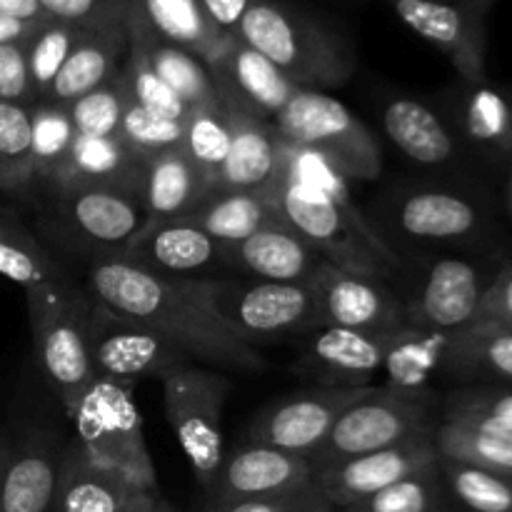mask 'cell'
<instances>
[{
    "mask_svg": "<svg viewBox=\"0 0 512 512\" xmlns=\"http://www.w3.org/2000/svg\"><path fill=\"white\" fill-rule=\"evenodd\" d=\"M208 290L210 278H165L118 255L95 258L88 270L90 298L158 330L193 363L250 373L265 370L255 345L213 313Z\"/></svg>",
    "mask_w": 512,
    "mask_h": 512,
    "instance_id": "6da1fadb",
    "label": "cell"
},
{
    "mask_svg": "<svg viewBox=\"0 0 512 512\" xmlns=\"http://www.w3.org/2000/svg\"><path fill=\"white\" fill-rule=\"evenodd\" d=\"M235 35L303 90L325 93V88L343 85L355 70L348 43L333 28L283 0H253Z\"/></svg>",
    "mask_w": 512,
    "mask_h": 512,
    "instance_id": "7a4b0ae2",
    "label": "cell"
},
{
    "mask_svg": "<svg viewBox=\"0 0 512 512\" xmlns=\"http://www.w3.org/2000/svg\"><path fill=\"white\" fill-rule=\"evenodd\" d=\"M25 298L40 368L70 418L95 378L88 353L90 295L60 278L25 290Z\"/></svg>",
    "mask_w": 512,
    "mask_h": 512,
    "instance_id": "3957f363",
    "label": "cell"
},
{
    "mask_svg": "<svg viewBox=\"0 0 512 512\" xmlns=\"http://www.w3.org/2000/svg\"><path fill=\"white\" fill-rule=\"evenodd\" d=\"M70 420L78 445L100 468L123 475L145 493H160L155 465L145 445L135 385L93 378Z\"/></svg>",
    "mask_w": 512,
    "mask_h": 512,
    "instance_id": "277c9868",
    "label": "cell"
},
{
    "mask_svg": "<svg viewBox=\"0 0 512 512\" xmlns=\"http://www.w3.org/2000/svg\"><path fill=\"white\" fill-rule=\"evenodd\" d=\"M283 143L323 155L345 180H375L383 170L378 138L338 98L303 90L273 118Z\"/></svg>",
    "mask_w": 512,
    "mask_h": 512,
    "instance_id": "5b68a950",
    "label": "cell"
},
{
    "mask_svg": "<svg viewBox=\"0 0 512 512\" xmlns=\"http://www.w3.org/2000/svg\"><path fill=\"white\" fill-rule=\"evenodd\" d=\"M163 408L200 488L210 495L223 465V408L230 380L218 370L190 363L160 380Z\"/></svg>",
    "mask_w": 512,
    "mask_h": 512,
    "instance_id": "8992f818",
    "label": "cell"
},
{
    "mask_svg": "<svg viewBox=\"0 0 512 512\" xmlns=\"http://www.w3.org/2000/svg\"><path fill=\"white\" fill-rule=\"evenodd\" d=\"M435 425H438V418L433 413L430 390L408 393V390L388 388V385L383 388L375 385L368 395H363L358 403H353L340 415L328 440L310 458V465L318 473L325 465L393 448L418 435L433 433Z\"/></svg>",
    "mask_w": 512,
    "mask_h": 512,
    "instance_id": "52a82bcc",
    "label": "cell"
},
{
    "mask_svg": "<svg viewBox=\"0 0 512 512\" xmlns=\"http://www.w3.org/2000/svg\"><path fill=\"white\" fill-rule=\"evenodd\" d=\"M208 303L213 313L250 345L320 328L313 283L210 278Z\"/></svg>",
    "mask_w": 512,
    "mask_h": 512,
    "instance_id": "ba28073f",
    "label": "cell"
},
{
    "mask_svg": "<svg viewBox=\"0 0 512 512\" xmlns=\"http://www.w3.org/2000/svg\"><path fill=\"white\" fill-rule=\"evenodd\" d=\"M88 353L95 378L130 385L138 380L160 383L168 373L193 363L158 330L93 298L88 313Z\"/></svg>",
    "mask_w": 512,
    "mask_h": 512,
    "instance_id": "9c48e42d",
    "label": "cell"
},
{
    "mask_svg": "<svg viewBox=\"0 0 512 512\" xmlns=\"http://www.w3.org/2000/svg\"><path fill=\"white\" fill-rule=\"evenodd\" d=\"M270 193L278 203L285 225L308 240L330 265L355 275H370V278H385L393 273L370 250V245L358 238V233L350 228L348 220L340 215V210L323 190L280 175Z\"/></svg>",
    "mask_w": 512,
    "mask_h": 512,
    "instance_id": "30bf717a",
    "label": "cell"
},
{
    "mask_svg": "<svg viewBox=\"0 0 512 512\" xmlns=\"http://www.w3.org/2000/svg\"><path fill=\"white\" fill-rule=\"evenodd\" d=\"M413 33L453 63L460 80L488 78V15L495 0H388Z\"/></svg>",
    "mask_w": 512,
    "mask_h": 512,
    "instance_id": "8fae6325",
    "label": "cell"
},
{
    "mask_svg": "<svg viewBox=\"0 0 512 512\" xmlns=\"http://www.w3.org/2000/svg\"><path fill=\"white\" fill-rule=\"evenodd\" d=\"M375 388V385H370ZM370 388H325L318 385L308 393H298L288 400L273 403L253 420L248 430L250 443L270 445L285 453L313 458L328 440L340 415L358 403Z\"/></svg>",
    "mask_w": 512,
    "mask_h": 512,
    "instance_id": "7c38bea8",
    "label": "cell"
},
{
    "mask_svg": "<svg viewBox=\"0 0 512 512\" xmlns=\"http://www.w3.org/2000/svg\"><path fill=\"white\" fill-rule=\"evenodd\" d=\"M495 273L463 258H440L425 273L413 298L405 303L410 328L455 335L478 323L485 290Z\"/></svg>",
    "mask_w": 512,
    "mask_h": 512,
    "instance_id": "4fadbf2b",
    "label": "cell"
},
{
    "mask_svg": "<svg viewBox=\"0 0 512 512\" xmlns=\"http://www.w3.org/2000/svg\"><path fill=\"white\" fill-rule=\"evenodd\" d=\"M320 328H350L365 333H395L405 328V303L380 278L355 275L325 260L313 275Z\"/></svg>",
    "mask_w": 512,
    "mask_h": 512,
    "instance_id": "5bb4252c",
    "label": "cell"
},
{
    "mask_svg": "<svg viewBox=\"0 0 512 512\" xmlns=\"http://www.w3.org/2000/svg\"><path fill=\"white\" fill-rule=\"evenodd\" d=\"M433 433L418 435V438L405 440V443L393 445V448L375 450V453L325 465L315 473L318 488L323 490L325 500L333 510L350 508V505L380 493L388 485L438 463Z\"/></svg>",
    "mask_w": 512,
    "mask_h": 512,
    "instance_id": "9a60e30c",
    "label": "cell"
},
{
    "mask_svg": "<svg viewBox=\"0 0 512 512\" xmlns=\"http://www.w3.org/2000/svg\"><path fill=\"white\" fill-rule=\"evenodd\" d=\"M313 478V465L303 455L248 443L223 458L218 480L208 495L210 512L243 500L290 493L308 485Z\"/></svg>",
    "mask_w": 512,
    "mask_h": 512,
    "instance_id": "2e32d148",
    "label": "cell"
},
{
    "mask_svg": "<svg viewBox=\"0 0 512 512\" xmlns=\"http://www.w3.org/2000/svg\"><path fill=\"white\" fill-rule=\"evenodd\" d=\"M220 98L228 108L233 135H230L228 158L218 173V188L270 193L283 168V140L273 120L230 95L220 93Z\"/></svg>",
    "mask_w": 512,
    "mask_h": 512,
    "instance_id": "e0dca14e",
    "label": "cell"
},
{
    "mask_svg": "<svg viewBox=\"0 0 512 512\" xmlns=\"http://www.w3.org/2000/svg\"><path fill=\"white\" fill-rule=\"evenodd\" d=\"M118 258L165 278H205V270L225 265L223 243L188 220L150 223L125 245Z\"/></svg>",
    "mask_w": 512,
    "mask_h": 512,
    "instance_id": "ac0fdd59",
    "label": "cell"
},
{
    "mask_svg": "<svg viewBox=\"0 0 512 512\" xmlns=\"http://www.w3.org/2000/svg\"><path fill=\"white\" fill-rule=\"evenodd\" d=\"M60 213L65 223L78 230L85 240L103 245L115 255L148 225V213L140 193L108 185L60 190Z\"/></svg>",
    "mask_w": 512,
    "mask_h": 512,
    "instance_id": "d6986e66",
    "label": "cell"
},
{
    "mask_svg": "<svg viewBox=\"0 0 512 512\" xmlns=\"http://www.w3.org/2000/svg\"><path fill=\"white\" fill-rule=\"evenodd\" d=\"M393 333L318 328L305 345L303 365L325 388H370L383 373Z\"/></svg>",
    "mask_w": 512,
    "mask_h": 512,
    "instance_id": "ffe728a7",
    "label": "cell"
},
{
    "mask_svg": "<svg viewBox=\"0 0 512 512\" xmlns=\"http://www.w3.org/2000/svg\"><path fill=\"white\" fill-rule=\"evenodd\" d=\"M65 445L58 435L33 433L15 448H5L0 463L3 512H55Z\"/></svg>",
    "mask_w": 512,
    "mask_h": 512,
    "instance_id": "44dd1931",
    "label": "cell"
},
{
    "mask_svg": "<svg viewBox=\"0 0 512 512\" xmlns=\"http://www.w3.org/2000/svg\"><path fill=\"white\" fill-rule=\"evenodd\" d=\"M210 75L223 95L240 100L273 120L298 93V85L263 53L250 48L235 33L228 35L223 48L208 63Z\"/></svg>",
    "mask_w": 512,
    "mask_h": 512,
    "instance_id": "7402d4cb",
    "label": "cell"
},
{
    "mask_svg": "<svg viewBox=\"0 0 512 512\" xmlns=\"http://www.w3.org/2000/svg\"><path fill=\"white\" fill-rule=\"evenodd\" d=\"M450 128L485 160L505 165L512 158V88L490 83V78L460 80L453 90Z\"/></svg>",
    "mask_w": 512,
    "mask_h": 512,
    "instance_id": "603a6c76",
    "label": "cell"
},
{
    "mask_svg": "<svg viewBox=\"0 0 512 512\" xmlns=\"http://www.w3.org/2000/svg\"><path fill=\"white\" fill-rule=\"evenodd\" d=\"M223 255L225 265L270 283H310L325 263L323 255L288 225L265 228L240 243L223 245Z\"/></svg>",
    "mask_w": 512,
    "mask_h": 512,
    "instance_id": "cb8c5ba5",
    "label": "cell"
},
{
    "mask_svg": "<svg viewBox=\"0 0 512 512\" xmlns=\"http://www.w3.org/2000/svg\"><path fill=\"white\" fill-rule=\"evenodd\" d=\"M155 495L160 493H145L123 475L95 465L78 440L65 445L55 512H135Z\"/></svg>",
    "mask_w": 512,
    "mask_h": 512,
    "instance_id": "d4e9b609",
    "label": "cell"
},
{
    "mask_svg": "<svg viewBox=\"0 0 512 512\" xmlns=\"http://www.w3.org/2000/svg\"><path fill=\"white\" fill-rule=\"evenodd\" d=\"M215 190V180L183 148L165 150L145 160L143 198L150 223L183 220Z\"/></svg>",
    "mask_w": 512,
    "mask_h": 512,
    "instance_id": "484cf974",
    "label": "cell"
},
{
    "mask_svg": "<svg viewBox=\"0 0 512 512\" xmlns=\"http://www.w3.org/2000/svg\"><path fill=\"white\" fill-rule=\"evenodd\" d=\"M393 220L418 240H470L483 233L488 215L458 190H410L395 203Z\"/></svg>",
    "mask_w": 512,
    "mask_h": 512,
    "instance_id": "4316f807",
    "label": "cell"
},
{
    "mask_svg": "<svg viewBox=\"0 0 512 512\" xmlns=\"http://www.w3.org/2000/svg\"><path fill=\"white\" fill-rule=\"evenodd\" d=\"M125 55H128V28H125V23H110L85 30L80 43L75 45L70 58L65 60L63 70L55 78L48 103H58L63 108L73 105L85 93L113 80L120 73Z\"/></svg>",
    "mask_w": 512,
    "mask_h": 512,
    "instance_id": "83f0119b",
    "label": "cell"
},
{
    "mask_svg": "<svg viewBox=\"0 0 512 512\" xmlns=\"http://www.w3.org/2000/svg\"><path fill=\"white\" fill-rule=\"evenodd\" d=\"M145 160L135 155L120 138H88L78 135L58 173L48 180L55 190L108 185L140 193Z\"/></svg>",
    "mask_w": 512,
    "mask_h": 512,
    "instance_id": "f1b7e54d",
    "label": "cell"
},
{
    "mask_svg": "<svg viewBox=\"0 0 512 512\" xmlns=\"http://www.w3.org/2000/svg\"><path fill=\"white\" fill-rule=\"evenodd\" d=\"M125 28L130 48L143 55L145 63L183 100L185 108H198L218 98V85L198 55L155 35L135 13H128Z\"/></svg>",
    "mask_w": 512,
    "mask_h": 512,
    "instance_id": "f546056e",
    "label": "cell"
},
{
    "mask_svg": "<svg viewBox=\"0 0 512 512\" xmlns=\"http://www.w3.org/2000/svg\"><path fill=\"white\" fill-rule=\"evenodd\" d=\"M385 135L413 163L440 168L458 160V135L448 120L415 98H393L383 110Z\"/></svg>",
    "mask_w": 512,
    "mask_h": 512,
    "instance_id": "4dcf8cb0",
    "label": "cell"
},
{
    "mask_svg": "<svg viewBox=\"0 0 512 512\" xmlns=\"http://www.w3.org/2000/svg\"><path fill=\"white\" fill-rule=\"evenodd\" d=\"M440 375L468 385H512V328L478 320L450 335Z\"/></svg>",
    "mask_w": 512,
    "mask_h": 512,
    "instance_id": "1f68e13d",
    "label": "cell"
},
{
    "mask_svg": "<svg viewBox=\"0 0 512 512\" xmlns=\"http://www.w3.org/2000/svg\"><path fill=\"white\" fill-rule=\"evenodd\" d=\"M183 220L198 225L223 245L240 243L260 230L285 225L273 193H263V190L218 188Z\"/></svg>",
    "mask_w": 512,
    "mask_h": 512,
    "instance_id": "d6a6232c",
    "label": "cell"
},
{
    "mask_svg": "<svg viewBox=\"0 0 512 512\" xmlns=\"http://www.w3.org/2000/svg\"><path fill=\"white\" fill-rule=\"evenodd\" d=\"M438 458L512 475V435L470 415H443L435 425Z\"/></svg>",
    "mask_w": 512,
    "mask_h": 512,
    "instance_id": "836d02e7",
    "label": "cell"
},
{
    "mask_svg": "<svg viewBox=\"0 0 512 512\" xmlns=\"http://www.w3.org/2000/svg\"><path fill=\"white\" fill-rule=\"evenodd\" d=\"M130 13L138 15L163 40L198 55L205 65L218 55L230 35L205 18L198 0H133Z\"/></svg>",
    "mask_w": 512,
    "mask_h": 512,
    "instance_id": "e575fe53",
    "label": "cell"
},
{
    "mask_svg": "<svg viewBox=\"0 0 512 512\" xmlns=\"http://www.w3.org/2000/svg\"><path fill=\"white\" fill-rule=\"evenodd\" d=\"M448 343L450 335L443 333H428V330L410 328V325L395 330L390 335L383 365L388 388L408 390V393L428 390V380L443 373Z\"/></svg>",
    "mask_w": 512,
    "mask_h": 512,
    "instance_id": "d590c367",
    "label": "cell"
},
{
    "mask_svg": "<svg viewBox=\"0 0 512 512\" xmlns=\"http://www.w3.org/2000/svg\"><path fill=\"white\" fill-rule=\"evenodd\" d=\"M448 498L465 512H512V475L438 458Z\"/></svg>",
    "mask_w": 512,
    "mask_h": 512,
    "instance_id": "8d00e7d4",
    "label": "cell"
},
{
    "mask_svg": "<svg viewBox=\"0 0 512 512\" xmlns=\"http://www.w3.org/2000/svg\"><path fill=\"white\" fill-rule=\"evenodd\" d=\"M230 115L223 98L210 100V103L188 108L183 118V145L180 148L195 160V165L205 170L215 180L218 188V173L223 168L230 150Z\"/></svg>",
    "mask_w": 512,
    "mask_h": 512,
    "instance_id": "74e56055",
    "label": "cell"
},
{
    "mask_svg": "<svg viewBox=\"0 0 512 512\" xmlns=\"http://www.w3.org/2000/svg\"><path fill=\"white\" fill-rule=\"evenodd\" d=\"M85 30L60 20H43L33 33L25 38V63H28L30 85H33L35 103L48 100L55 78L63 70L65 60L80 43Z\"/></svg>",
    "mask_w": 512,
    "mask_h": 512,
    "instance_id": "f35d334b",
    "label": "cell"
},
{
    "mask_svg": "<svg viewBox=\"0 0 512 512\" xmlns=\"http://www.w3.org/2000/svg\"><path fill=\"white\" fill-rule=\"evenodd\" d=\"M33 105L0 100V188L20 190L35 180Z\"/></svg>",
    "mask_w": 512,
    "mask_h": 512,
    "instance_id": "ab89813d",
    "label": "cell"
},
{
    "mask_svg": "<svg viewBox=\"0 0 512 512\" xmlns=\"http://www.w3.org/2000/svg\"><path fill=\"white\" fill-rule=\"evenodd\" d=\"M340 512H448V493L433 463Z\"/></svg>",
    "mask_w": 512,
    "mask_h": 512,
    "instance_id": "60d3db41",
    "label": "cell"
},
{
    "mask_svg": "<svg viewBox=\"0 0 512 512\" xmlns=\"http://www.w3.org/2000/svg\"><path fill=\"white\" fill-rule=\"evenodd\" d=\"M30 120H33L35 178L50 180L68 158L70 148L78 138V130H75L68 108L48 103V100L30 108Z\"/></svg>",
    "mask_w": 512,
    "mask_h": 512,
    "instance_id": "b9f144b4",
    "label": "cell"
},
{
    "mask_svg": "<svg viewBox=\"0 0 512 512\" xmlns=\"http://www.w3.org/2000/svg\"><path fill=\"white\" fill-rule=\"evenodd\" d=\"M0 275L18 283L23 290L65 278L58 265L18 225L0 230Z\"/></svg>",
    "mask_w": 512,
    "mask_h": 512,
    "instance_id": "7bdbcfd3",
    "label": "cell"
},
{
    "mask_svg": "<svg viewBox=\"0 0 512 512\" xmlns=\"http://www.w3.org/2000/svg\"><path fill=\"white\" fill-rule=\"evenodd\" d=\"M120 140L135 155L148 160L153 155L183 145V120L155 113V110L143 108V105L128 100L125 103L123 123H120Z\"/></svg>",
    "mask_w": 512,
    "mask_h": 512,
    "instance_id": "ee69618b",
    "label": "cell"
},
{
    "mask_svg": "<svg viewBox=\"0 0 512 512\" xmlns=\"http://www.w3.org/2000/svg\"><path fill=\"white\" fill-rule=\"evenodd\" d=\"M125 95L123 80L120 73L113 80L103 83L100 88L90 90L83 98L68 105V113L73 118L78 135H88V138H120V123H123Z\"/></svg>",
    "mask_w": 512,
    "mask_h": 512,
    "instance_id": "f6af8a7d",
    "label": "cell"
},
{
    "mask_svg": "<svg viewBox=\"0 0 512 512\" xmlns=\"http://www.w3.org/2000/svg\"><path fill=\"white\" fill-rule=\"evenodd\" d=\"M120 80L128 100L143 105V108L155 110V113L170 115V118H185L188 108L183 100L155 75V70L145 63L143 55L128 45V55H125L123 65H120Z\"/></svg>",
    "mask_w": 512,
    "mask_h": 512,
    "instance_id": "bcb514c9",
    "label": "cell"
},
{
    "mask_svg": "<svg viewBox=\"0 0 512 512\" xmlns=\"http://www.w3.org/2000/svg\"><path fill=\"white\" fill-rule=\"evenodd\" d=\"M443 415H470L512 435V385H465L443 400Z\"/></svg>",
    "mask_w": 512,
    "mask_h": 512,
    "instance_id": "7dc6e473",
    "label": "cell"
},
{
    "mask_svg": "<svg viewBox=\"0 0 512 512\" xmlns=\"http://www.w3.org/2000/svg\"><path fill=\"white\" fill-rule=\"evenodd\" d=\"M50 20L70 23L75 28H100L110 23H125L133 0H38Z\"/></svg>",
    "mask_w": 512,
    "mask_h": 512,
    "instance_id": "c3c4849f",
    "label": "cell"
},
{
    "mask_svg": "<svg viewBox=\"0 0 512 512\" xmlns=\"http://www.w3.org/2000/svg\"><path fill=\"white\" fill-rule=\"evenodd\" d=\"M213 512H335L325 500L323 490L318 488V480H310L308 485L290 493L270 495V498L243 500V503L225 505Z\"/></svg>",
    "mask_w": 512,
    "mask_h": 512,
    "instance_id": "681fc988",
    "label": "cell"
},
{
    "mask_svg": "<svg viewBox=\"0 0 512 512\" xmlns=\"http://www.w3.org/2000/svg\"><path fill=\"white\" fill-rule=\"evenodd\" d=\"M23 43L25 40H20V43H0V100L35 105Z\"/></svg>",
    "mask_w": 512,
    "mask_h": 512,
    "instance_id": "f907efd6",
    "label": "cell"
},
{
    "mask_svg": "<svg viewBox=\"0 0 512 512\" xmlns=\"http://www.w3.org/2000/svg\"><path fill=\"white\" fill-rule=\"evenodd\" d=\"M478 320L512 328V263L500 268L485 290Z\"/></svg>",
    "mask_w": 512,
    "mask_h": 512,
    "instance_id": "816d5d0a",
    "label": "cell"
},
{
    "mask_svg": "<svg viewBox=\"0 0 512 512\" xmlns=\"http://www.w3.org/2000/svg\"><path fill=\"white\" fill-rule=\"evenodd\" d=\"M253 0H198L205 18L223 33H235Z\"/></svg>",
    "mask_w": 512,
    "mask_h": 512,
    "instance_id": "f5cc1de1",
    "label": "cell"
},
{
    "mask_svg": "<svg viewBox=\"0 0 512 512\" xmlns=\"http://www.w3.org/2000/svg\"><path fill=\"white\" fill-rule=\"evenodd\" d=\"M0 18L23 20V23H43L50 20L38 0H0Z\"/></svg>",
    "mask_w": 512,
    "mask_h": 512,
    "instance_id": "db71d44e",
    "label": "cell"
},
{
    "mask_svg": "<svg viewBox=\"0 0 512 512\" xmlns=\"http://www.w3.org/2000/svg\"><path fill=\"white\" fill-rule=\"evenodd\" d=\"M40 23H23V20L0 18V43H20L28 38Z\"/></svg>",
    "mask_w": 512,
    "mask_h": 512,
    "instance_id": "11a10c76",
    "label": "cell"
},
{
    "mask_svg": "<svg viewBox=\"0 0 512 512\" xmlns=\"http://www.w3.org/2000/svg\"><path fill=\"white\" fill-rule=\"evenodd\" d=\"M135 512H178V510H175L173 505H170L168 500L163 498V495H155V498L145 500V503L140 505V508Z\"/></svg>",
    "mask_w": 512,
    "mask_h": 512,
    "instance_id": "9f6ffc18",
    "label": "cell"
},
{
    "mask_svg": "<svg viewBox=\"0 0 512 512\" xmlns=\"http://www.w3.org/2000/svg\"><path fill=\"white\" fill-rule=\"evenodd\" d=\"M505 168V203H508L510 218H512V158L503 165Z\"/></svg>",
    "mask_w": 512,
    "mask_h": 512,
    "instance_id": "6f0895ef",
    "label": "cell"
},
{
    "mask_svg": "<svg viewBox=\"0 0 512 512\" xmlns=\"http://www.w3.org/2000/svg\"><path fill=\"white\" fill-rule=\"evenodd\" d=\"M10 225H13V223H10V220H5L3 215H0V230H3V228H10Z\"/></svg>",
    "mask_w": 512,
    "mask_h": 512,
    "instance_id": "680465c9",
    "label": "cell"
},
{
    "mask_svg": "<svg viewBox=\"0 0 512 512\" xmlns=\"http://www.w3.org/2000/svg\"><path fill=\"white\" fill-rule=\"evenodd\" d=\"M3 455H5V445L0 448V463H3ZM0 512H3V508H0Z\"/></svg>",
    "mask_w": 512,
    "mask_h": 512,
    "instance_id": "91938a15",
    "label": "cell"
},
{
    "mask_svg": "<svg viewBox=\"0 0 512 512\" xmlns=\"http://www.w3.org/2000/svg\"><path fill=\"white\" fill-rule=\"evenodd\" d=\"M0 448H3V445H0Z\"/></svg>",
    "mask_w": 512,
    "mask_h": 512,
    "instance_id": "94428289",
    "label": "cell"
}]
</instances>
